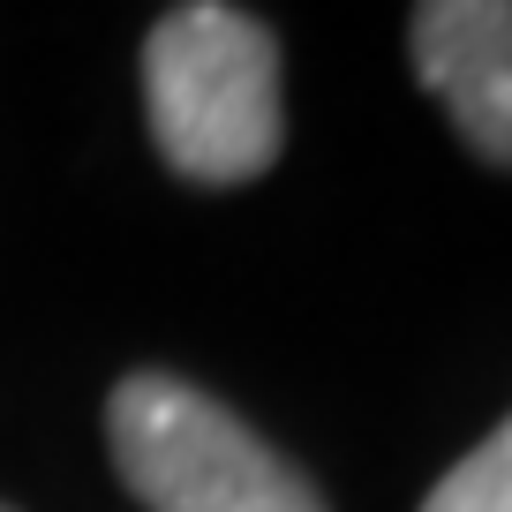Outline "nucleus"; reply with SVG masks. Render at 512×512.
Wrapping results in <instances>:
<instances>
[{
  "instance_id": "2",
  "label": "nucleus",
  "mask_w": 512,
  "mask_h": 512,
  "mask_svg": "<svg viewBox=\"0 0 512 512\" xmlns=\"http://www.w3.org/2000/svg\"><path fill=\"white\" fill-rule=\"evenodd\" d=\"M113 467L151 512H324L317 482L287 467L241 415L181 377H121L106 400Z\"/></svg>"
},
{
  "instance_id": "4",
  "label": "nucleus",
  "mask_w": 512,
  "mask_h": 512,
  "mask_svg": "<svg viewBox=\"0 0 512 512\" xmlns=\"http://www.w3.org/2000/svg\"><path fill=\"white\" fill-rule=\"evenodd\" d=\"M422 512H512V415L422 497Z\"/></svg>"
},
{
  "instance_id": "1",
  "label": "nucleus",
  "mask_w": 512,
  "mask_h": 512,
  "mask_svg": "<svg viewBox=\"0 0 512 512\" xmlns=\"http://www.w3.org/2000/svg\"><path fill=\"white\" fill-rule=\"evenodd\" d=\"M144 106L159 159L174 174L204 181V189L256 181L287 136L272 31L219 0L166 8L144 38Z\"/></svg>"
},
{
  "instance_id": "3",
  "label": "nucleus",
  "mask_w": 512,
  "mask_h": 512,
  "mask_svg": "<svg viewBox=\"0 0 512 512\" xmlns=\"http://www.w3.org/2000/svg\"><path fill=\"white\" fill-rule=\"evenodd\" d=\"M407 53L467 151L512 166V0H430L407 23Z\"/></svg>"
},
{
  "instance_id": "5",
  "label": "nucleus",
  "mask_w": 512,
  "mask_h": 512,
  "mask_svg": "<svg viewBox=\"0 0 512 512\" xmlns=\"http://www.w3.org/2000/svg\"><path fill=\"white\" fill-rule=\"evenodd\" d=\"M0 512H8V505H0Z\"/></svg>"
}]
</instances>
